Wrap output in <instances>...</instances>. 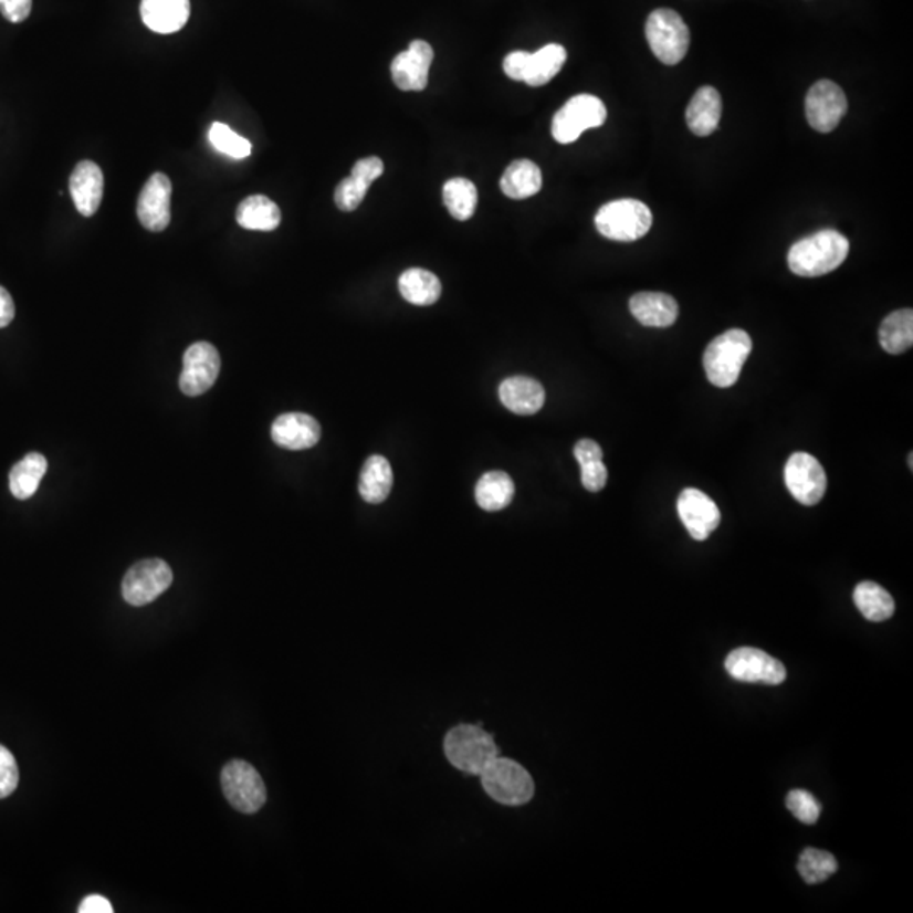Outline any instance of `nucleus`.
Listing matches in <instances>:
<instances>
[{
    "label": "nucleus",
    "instance_id": "obj_1",
    "mask_svg": "<svg viewBox=\"0 0 913 913\" xmlns=\"http://www.w3.org/2000/svg\"><path fill=\"white\" fill-rule=\"evenodd\" d=\"M849 254V241L836 231H820L795 242L788 252V267L802 277H817L838 270Z\"/></svg>",
    "mask_w": 913,
    "mask_h": 913
},
{
    "label": "nucleus",
    "instance_id": "obj_2",
    "mask_svg": "<svg viewBox=\"0 0 913 913\" xmlns=\"http://www.w3.org/2000/svg\"><path fill=\"white\" fill-rule=\"evenodd\" d=\"M752 349V337L739 328H731L714 338L702 359L709 381L717 388H731L736 385Z\"/></svg>",
    "mask_w": 913,
    "mask_h": 913
},
{
    "label": "nucleus",
    "instance_id": "obj_3",
    "mask_svg": "<svg viewBox=\"0 0 913 913\" xmlns=\"http://www.w3.org/2000/svg\"><path fill=\"white\" fill-rule=\"evenodd\" d=\"M447 758L468 775H481L500 756L494 737L479 726L453 727L443 741Z\"/></svg>",
    "mask_w": 913,
    "mask_h": 913
},
{
    "label": "nucleus",
    "instance_id": "obj_4",
    "mask_svg": "<svg viewBox=\"0 0 913 913\" xmlns=\"http://www.w3.org/2000/svg\"><path fill=\"white\" fill-rule=\"evenodd\" d=\"M594 222L599 234L609 241L633 242L650 232L653 216L640 200L622 198L601 207Z\"/></svg>",
    "mask_w": 913,
    "mask_h": 913
},
{
    "label": "nucleus",
    "instance_id": "obj_5",
    "mask_svg": "<svg viewBox=\"0 0 913 913\" xmlns=\"http://www.w3.org/2000/svg\"><path fill=\"white\" fill-rule=\"evenodd\" d=\"M647 40L660 62L676 65L691 46V31L682 15L672 9H657L647 21Z\"/></svg>",
    "mask_w": 913,
    "mask_h": 913
},
{
    "label": "nucleus",
    "instance_id": "obj_6",
    "mask_svg": "<svg viewBox=\"0 0 913 913\" xmlns=\"http://www.w3.org/2000/svg\"><path fill=\"white\" fill-rule=\"evenodd\" d=\"M481 777L484 790L503 806H525L535 795L532 775L513 759L497 756Z\"/></svg>",
    "mask_w": 913,
    "mask_h": 913
},
{
    "label": "nucleus",
    "instance_id": "obj_7",
    "mask_svg": "<svg viewBox=\"0 0 913 913\" xmlns=\"http://www.w3.org/2000/svg\"><path fill=\"white\" fill-rule=\"evenodd\" d=\"M567 62V51L562 44H547L536 53L513 51L503 62L504 73L515 82H525L529 87H544L555 78Z\"/></svg>",
    "mask_w": 913,
    "mask_h": 913
},
{
    "label": "nucleus",
    "instance_id": "obj_8",
    "mask_svg": "<svg viewBox=\"0 0 913 913\" xmlns=\"http://www.w3.org/2000/svg\"><path fill=\"white\" fill-rule=\"evenodd\" d=\"M222 791L238 812L255 814L266 804V787L258 769L244 759H232L223 766Z\"/></svg>",
    "mask_w": 913,
    "mask_h": 913
},
{
    "label": "nucleus",
    "instance_id": "obj_9",
    "mask_svg": "<svg viewBox=\"0 0 913 913\" xmlns=\"http://www.w3.org/2000/svg\"><path fill=\"white\" fill-rule=\"evenodd\" d=\"M608 119V111L601 98L594 95H576L555 114L552 136L560 145H570L587 129L601 127Z\"/></svg>",
    "mask_w": 913,
    "mask_h": 913
},
{
    "label": "nucleus",
    "instance_id": "obj_10",
    "mask_svg": "<svg viewBox=\"0 0 913 913\" xmlns=\"http://www.w3.org/2000/svg\"><path fill=\"white\" fill-rule=\"evenodd\" d=\"M174 584V573L161 558H148L134 564L123 580V596L127 605H151Z\"/></svg>",
    "mask_w": 913,
    "mask_h": 913
},
{
    "label": "nucleus",
    "instance_id": "obj_11",
    "mask_svg": "<svg viewBox=\"0 0 913 913\" xmlns=\"http://www.w3.org/2000/svg\"><path fill=\"white\" fill-rule=\"evenodd\" d=\"M785 484L804 506H816L827 491V475L816 457L797 452L785 465Z\"/></svg>",
    "mask_w": 913,
    "mask_h": 913
},
{
    "label": "nucleus",
    "instance_id": "obj_12",
    "mask_svg": "<svg viewBox=\"0 0 913 913\" xmlns=\"http://www.w3.org/2000/svg\"><path fill=\"white\" fill-rule=\"evenodd\" d=\"M726 672L737 682L780 685L787 679L784 663L756 648H737L727 654Z\"/></svg>",
    "mask_w": 913,
    "mask_h": 913
},
{
    "label": "nucleus",
    "instance_id": "obj_13",
    "mask_svg": "<svg viewBox=\"0 0 913 913\" xmlns=\"http://www.w3.org/2000/svg\"><path fill=\"white\" fill-rule=\"evenodd\" d=\"M848 112V98L831 80H820L812 85L806 98V116L817 133H832Z\"/></svg>",
    "mask_w": 913,
    "mask_h": 913
},
{
    "label": "nucleus",
    "instance_id": "obj_14",
    "mask_svg": "<svg viewBox=\"0 0 913 913\" xmlns=\"http://www.w3.org/2000/svg\"><path fill=\"white\" fill-rule=\"evenodd\" d=\"M220 372L219 350L209 342H197L183 357L180 389L187 396H200L216 385Z\"/></svg>",
    "mask_w": 913,
    "mask_h": 913
},
{
    "label": "nucleus",
    "instance_id": "obj_15",
    "mask_svg": "<svg viewBox=\"0 0 913 913\" xmlns=\"http://www.w3.org/2000/svg\"><path fill=\"white\" fill-rule=\"evenodd\" d=\"M171 180L165 174H155L140 190L137 219L145 229L162 232L171 222Z\"/></svg>",
    "mask_w": 913,
    "mask_h": 913
},
{
    "label": "nucleus",
    "instance_id": "obj_16",
    "mask_svg": "<svg viewBox=\"0 0 913 913\" xmlns=\"http://www.w3.org/2000/svg\"><path fill=\"white\" fill-rule=\"evenodd\" d=\"M433 62V48L427 41H413L391 63L392 82L403 92H421L428 85V72Z\"/></svg>",
    "mask_w": 913,
    "mask_h": 913
},
{
    "label": "nucleus",
    "instance_id": "obj_17",
    "mask_svg": "<svg viewBox=\"0 0 913 913\" xmlns=\"http://www.w3.org/2000/svg\"><path fill=\"white\" fill-rule=\"evenodd\" d=\"M676 511L692 538L704 542L721 523L717 504L699 490H683L676 501Z\"/></svg>",
    "mask_w": 913,
    "mask_h": 913
},
{
    "label": "nucleus",
    "instance_id": "obj_18",
    "mask_svg": "<svg viewBox=\"0 0 913 913\" xmlns=\"http://www.w3.org/2000/svg\"><path fill=\"white\" fill-rule=\"evenodd\" d=\"M382 174H385V162L378 156L359 159L354 165L350 177L342 180L335 188V206L342 212H354L363 203L370 185L375 183Z\"/></svg>",
    "mask_w": 913,
    "mask_h": 913
},
{
    "label": "nucleus",
    "instance_id": "obj_19",
    "mask_svg": "<svg viewBox=\"0 0 913 913\" xmlns=\"http://www.w3.org/2000/svg\"><path fill=\"white\" fill-rule=\"evenodd\" d=\"M271 437L283 449L306 450L317 445L322 430L318 421L309 414L284 413L274 420Z\"/></svg>",
    "mask_w": 913,
    "mask_h": 913
},
{
    "label": "nucleus",
    "instance_id": "obj_20",
    "mask_svg": "<svg viewBox=\"0 0 913 913\" xmlns=\"http://www.w3.org/2000/svg\"><path fill=\"white\" fill-rule=\"evenodd\" d=\"M70 193L76 210L83 217L97 213L104 197V175L94 161H82L73 169L70 177Z\"/></svg>",
    "mask_w": 913,
    "mask_h": 913
},
{
    "label": "nucleus",
    "instance_id": "obj_21",
    "mask_svg": "<svg viewBox=\"0 0 913 913\" xmlns=\"http://www.w3.org/2000/svg\"><path fill=\"white\" fill-rule=\"evenodd\" d=\"M190 0H140V18L158 34L183 30L190 19Z\"/></svg>",
    "mask_w": 913,
    "mask_h": 913
},
{
    "label": "nucleus",
    "instance_id": "obj_22",
    "mask_svg": "<svg viewBox=\"0 0 913 913\" xmlns=\"http://www.w3.org/2000/svg\"><path fill=\"white\" fill-rule=\"evenodd\" d=\"M501 403L513 413L529 417L538 413L545 405V389L535 379L526 376L507 378L500 386Z\"/></svg>",
    "mask_w": 913,
    "mask_h": 913
},
{
    "label": "nucleus",
    "instance_id": "obj_23",
    "mask_svg": "<svg viewBox=\"0 0 913 913\" xmlns=\"http://www.w3.org/2000/svg\"><path fill=\"white\" fill-rule=\"evenodd\" d=\"M630 309L633 317L644 327H670L679 318V305L675 298L667 293H637L630 300Z\"/></svg>",
    "mask_w": 913,
    "mask_h": 913
},
{
    "label": "nucleus",
    "instance_id": "obj_24",
    "mask_svg": "<svg viewBox=\"0 0 913 913\" xmlns=\"http://www.w3.org/2000/svg\"><path fill=\"white\" fill-rule=\"evenodd\" d=\"M723 102L720 92L712 87H702L695 92L688 107V126L695 136H711L720 126Z\"/></svg>",
    "mask_w": 913,
    "mask_h": 913
},
{
    "label": "nucleus",
    "instance_id": "obj_25",
    "mask_svg": "<svg viewBox=\"0 0 913 913\" xmlns=\"http://www.w3.org/2000/svg\"><path fill=\"white\" fill-rule=\"evenodd\" d=\"M544 187L542 169L529 161V159H518L511 162L501 178V190L507 198L513 200H525L538 193Z\"/></svg>",
    "mask_w": 913,
    "mask_h": 913
},
{
    "label": "nucleus",
    "instance_id": "obj_26",
    "mask_svg": "<svg viewBox=\"0 0 913 913\" xmlns=\"http://www.w3.org/2000/svg\"><path fill=\"white\" fill-rule=\"evenodd\" d=\"M235 220L248 231H276L281 223V210L271 198L252 195L242 200L235 212Z\"/></svg>",
    "mask_w": 913,
    "mask_h": 913
},
{
    "label": "nucleus",
    "instance_id": "obj_27",
    "mask_svg": "<svg viewBox=\"0 0 913 913\" xmlns=\"http://www.w3.org/2000/svg\"><path fill=\"white\" fill-rule=\"evenodd\" d=\"M392 490V469L382 455H370L360 471L359 493L366 503L386 501Z\"/></svg>",
    "mask_w": 913,
    "mask_h": 913
},
{
    "label": "nucleus",
    "instance_id": "obj_28",
    "mask_svg": "<svg viewBox=\"0 0 913 913\" xmlns=\"http://www.w3.org/2000/svg\"><path fill=\"white\" fill-rule=\"evenodd\" d=\"M399 293L411 305L430 306L439 302L442 283L430 271L411 267L399 276Z\"/></svg>",
    "mask_w": 913,
    "mask_h": 913
},
{
    "label": "nucleus",
    "instance_id": "obj_29",
    "mask_svg": "<svg viewBox=\"0 0 913 913\" xmlns=\"http://www.w3.org/2000/svg\"><path fill=\"white\" fill-rule=\"evenodd\" d=\"M48 471L46 457L41 453H28L12 468L9 474V487L15 500H30L36 494L41 481Z\"/></svg>",
    "mask_w": 913,
    "mask_h": 913
},
{
    "label": "nucleus",
    "instance_id": "obj_30",
    "mask_svg": "<svg viewBox=\"0 0 913 913\" xmlns=\"http://www.w3.org/2000/svg\"><path fill=\"white\" fill-rule=\"evenodd\" d=\"M881 347L893 356L906 353L913 344V312L910 308L896 309L890 313L881 324L880 332Z\"/></svg>",
    "mask_w": 913,
    "mask_h": 913
},
{
    "label": "nucleus",
    "instance_id": "obj_31",
    "mask_svg": "<svg viewBox=\"0 0 913 913\" xmlns=\"http://www.w3.org/2000/svg\"><path fill=\"white\" fill-rule=\"evenodd\" d=\"M515 496V482L506 472L493 471L482 475L475 486V501L484 511H501Z\"/></svg>",
    "mask_w": 913,
    "mask_h": 913
},
{
    "label": "nucleus",
    "instance_id": "obj_32",
    "mask_svg": "<svg viewBox=\"0 0 913 913\" xmlns=\"http://www.w3.org/2000/svg\"><path fill=\"white\" fill-rule=\"evenodd\" d=\"M854 602L868 621H886L895 612V601L889 590L871 580L858 584L854 589Z\"/></svg>",
    "mask_w": 913,
    "mask_h": 913
},
{
    "label": "nucleus",
    "instance_id": "obj_33",
    "mask_svg": "<svg viewBox=\"0 0 913 913\" xmlns=\"http://www.w3.org/2000/svg\"><path fill=\"white\" fill-rule=\"evenodd\" d=\"M442 193L443 203H445L447 210L453 219L465 222L474 216L475 209H478L479 195L478 188L471 180L452 178L443 185Z\"/></svg>",
    "mask_w": 913,
    "mask_h": 913
},
{
    "label": "nucleus",
    "instance_id": "obj_34",
    "mask_svg": "<svg viewBox=\"0 0 913 913\" xmlns=\"http://www.w3.org/2000/svg\"><path fill=\"white\" fill-rule=\"evenodd\" d=\"M838 871V861L831 852L807 848L798 860V873L802 874L806 883L817 884L829 880Z\"/></svg>",
    "mask_w": 913,
    "mask_h": 913
},
{
    "label": "nucleus",
    "instance_id": "obj_35",
    "mask_svg": "<svg viewBox=\"0 0 913 913\" xmlns=\"http://www.w3.org/2000/svg\"><path fill=\"white\" fill-rule=\"evenodd\" d=\"M210 145L216 151L234 159H245L251 156L252 145L245 137L235 134L231 127L222 123H213L209 130Z\"/></svg>",
    "mask_w": 913,
    "mask_h": 913
},
{
    "label": "nucleus",
    "instance_id": "obj_36",
    "mask_svg": "<svg viewBox=\"0 0 913 913\" xmlns=\"http://www.w3.org/2000/svg\"><path fill=\"white\" fill-rule=\"evenodd\" d=\"M787 807L800 822L812 826L819 820L820 804L807 790H791L787 797Z\"/></svg>",
    "mask_w": 913,
    "mask_h": 913
},
{
    "label": "nucleus",
    "instance_id": "obj_37",
    "mask_svg": "<svg viewBox=\"0 0 913 913\" xmlns=\"http://www.w3.org/2000/svg\"><path fill=\"white\" fill-rule=\"evenodd\" d=\"M19 785V768L14 755L0 745V798L9 797Z\"/></svg>",
    "mask_w": 913,
    "mask_h": 913
},
{
    "label": "nucleus",
    "instance_id": "obj_38",
    "mask_svg": "<svg viewBox=\"0 0 913 913\" xmlns=\"http://www.w3.org/2000/svg\"><path fill=\"white\" fill-rule=\"evenodd\" d=\"M580 469H583L580 481H583V486L587 491L599 493V491L605 490L606 482H608V469H606L605 462H590V464L580 465Z\"/></svg>",
    "mask_w": 913,
    "mask_h": 913
},
{
    "label": "nucleus",
    "instance_id": "obj_39",
    "mask_svg": "<svg viewBox=\"0 0 913 913\" xmlns=\"http://www.w3.org/2000/svg\"><path fill=\"white\" fill-rule=\"evenodd\" d=\"M33 0H0V12L9 22H24L30 18Z\"/></svg>",
    "mask_w": 913,
    "mask_h": 913
},
{
    "label": "nucleus",
    "instance_id": "obj_40",
    "mask_svg": "<svg viewBox=\"0 0 913 913\" xmlns=\"http://www.w3.org/2000/svg\"><path fill=\"white\" fill-rule=\"evenodd\" d=\"M574 455L580 465H586L590 462L602 461V449L594 440H580L574 447Z\"/></svg>",
    "mask_w": 913,
    "mask_h": 913
},
{
    "label": "nucleus",
    "instance_id": "obj_41",
    "mask_svg": "<svg viewBox=\"0 0 913 913\" xmlns=\"http://www.w3.org/2000/svg\"><path fill=\"white\" fill-rule=\"evenodd\" d=\"M80 913H112V903L102 895H88L78 906Z\"/></svg>",
    "mask_w": 913,
    "mask_h": 913
},
{
    "label": "nucleus",
    "instance_id": "obj_42",
    "mask_svg": "<svg viewBox=\"0 0 913 913\" xmlns=\"http://www.w3.org/2000/svg\"><path fill=\"white\" fill-rule=\"evenodd\" d=\"M15 306L11 293L0 286V328L8 327L14 321Z\"/></svg>",
    "mask_w": 913,
    "mask_h": 913
}]
</instances>
